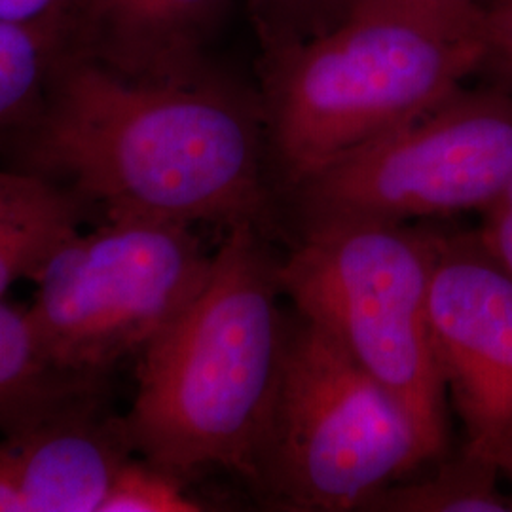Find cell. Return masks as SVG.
<instances>
[{"label":"cell","mask_w":512,"mask_h":512,"mask_svg":"<svg viewBox=\"0 0 512 512\" xmlns=\"http://www.w3.org/2000/svg\"><path fill=\"white\" fill-rule=\"evenodd\" d=\"M16 143L23 171L103 217L232 228L268 213L262 107L211 74L139 82L69 54Z\"/></svg>","instance_id":"1"},{"label":"cell","mask_w":512,"mask_h":512,"mask_svg":"<svg viewBox=\"0 0 512 512\" xmlns=\"http://www.w3.org/2000/svg\"><path fill=\"white\" fill-rule=\"evenodd\" d=\"M279 293L260 226L228 228L202 289L139 355L120 416L135 456L181 478L220 467L251 482L289 330Z\"/></svg>","instance_id":"2"},{"label":"cell","mask_w":512,"mask_h":512,"mask_svg":"<svg viewBox=\"0 0 512 512\" xmlns=\"http://www.w3.org/2000/svg\"><path fill=\"white\" fill-rule=\"evenodd\" d=\"M484 57V42L382 14H346L268 52L260 107L283 188L437 107Z\"/></svg>","instance_id":"3"},{"label":"cell","mask_w":512,"mask_h":512,"mask_svg":"<svg viewBox=\"0 0 512 512\" xmlns=\"http://www.w3.org/2000/svg\"><path fill=\"white\" fill-rule=\"evenodd\" d=\"M433 256V230L336 220L302 228L279 262V283L300 317L384 385L444 456L448 387L429 325Z\"/></svg>","instance_id":"4"},{"label":"cell","mask_w":512,"mask_h":512,"mask_svg":"<svg viewBox=\"0 0 512 512\" xmlns=\"http://www.w3.org/2000/svg\"><path fill=\"white\" fill-rule=\"evenodd\" d=\"M442 458L384 385L313 323L287 330L251 486L285 511H365L374 495Z\"/></svg>","instance_id":"5"},{"label":"cell","mask_w":512,"mask_h":512,"mask_svg":"<svg viewBox=\"0 0 512 512\" xmlns=\"http://www.w3.org/2000/svg\"><path fill=\"white\" fill-rule=\"evenodd\" d=\"M211 262L188 224L105 217L42 262L27 317L55 365L107 380L184 310Z\"/></svg>","instance_id":"6"},{"label":"cell","mask_w":512,"mask_h":512,"mask_svg":"<svg viewBox=\"0 0 512 512\" xmlns=\"http://www.w3.org/2000/svg\"><path fill=\"white\" fill-rule=\"evenodd\" d=\"M512 179V93L448 95L289 190L302 228L484 211Z\"/></svg>","instance_id":"7"},{"label":"cell","mask_w":512,"mask_h":512,"mask_svg":"<svg viewBox=\"0 0 512 512\" xmlns=\"http://www.w3.org/2000/svg\"><path fill=\"white\" fill-rule=\"evenodd\" d=\"M429 325L467 448H480L512 427V274L476 232H435Z\"/></svg>","instance_id":"8"},{"label":"cell","mask_w":512,"mask_h":512,"mask_svg":"<svg viewBox=\"0 0 512 512\" xmlns=\"http://www.w3.org/2000/svg\"><path fill=\"white\" fill-rule=\"evenodd\" d=\"M232 0H76L71 55L139 82L207 76L205 52Z\"/></svg>","instance_id":"9"},{"label":"cell","mask_w":512,"mask_h":512,"mask_svg":"<svg viewBox=\"0 0 512 512\" xmlns=\"http://www.w3.org/2000/svg\"><path fill=\"white\" fill-rule=\"evenodd\" d=\"M76 408L18 433L29 512H99L120 465L133 456L120 416Z\"/></svg>","instance_id":"10"},{"label":"cell","mask_w":512,"mask_h":512,"mask_svg":"<svg viewBox=\"0 0 512 512\" xmlns=\"http://www.w3.org/2000/svg\"><path fill=\"white\" fill-rule=\"evenodd\" d=\"M105 384L55 365L38 344L27 308L0 300V437L101 403Z\"/></svg>","instance_id":"11"},{"label":"cell","mask_w":512,"mask_h":512,"mask_svg":"<svg viewBox=\"0 0 512 512\" xmlns=\"http://www.w3.org/2000/svg\"><path fill=\"white\" fill-rule=\"evenodd\" d=\"M69 52L71 23L0 19V147L14 143L35 122Z\"/></svg>","instance_id":"12"},{"label":"cell","mask_w":512,"mask_h":512,"mask_svg":"<svg viewBox=\"0 0 512 512\" xmlns=\"http://www.w3.org/2000/svg\"><path fill=\"white\" fill-rule=\"evenodd\" d=\"M494 463L469 448L458 459L442 463L437 473L418 480H399L384 488L365 511L511 512L512 497L497 486Z\"/></svg>","instance_id":"13"},{"label":"cell","mask_w":512,"mask_h":512,"mask_svg":"<svg viewBox=\"0 0 512 512\" xmlns=\"http://www.w3.org/2000/svg\"><path fill=\"white\" fill-rule=\"evenodd\" d=\"M88 205L69 188L52 183L37 200L0 217V300L31 279L55 249L80 230Z\"/></svg>","instance_id":"14"},{"label":"cell","mask_w":512,"mask_h":512,"mask_svg":"<svg viewBox=\"0 0 512 512\" xmlns=\"http://www.w3.org/2000/svg\"><path fill=\"white\" fill-rule=\"evenodd\" d=\"M202 503L184 490V478L147 459L129 456L112 478L99 512H198Z\"/></svg>","instance_id":"15"},{"label":"cell","mask_w":512,"mask_h":512,"mask_svg":"<svg viewBox=\"0 0 512 512\" xmlns=\"http://www.w3.org/2000/svg\"><path fill=\"white\" fill-rule=\"evenodd\" d=\"M344 8L346 14H382L420 23L448 37L484 42L486 6L478 0H344Z\"/></svg>","instance_id":"16"},{"label":"cell","mask_w":512,"mask_h":512,"mask_svg":"<svg viewBox=\"0 0 512 512\" xmlns=\"http://www.w3.org/2000/svg\"><path fill=\"white\" fill-rule=\"evenodd\" d=\"M329 0H256L262 37L268 52L315 33Z\"/></svg>","instance_id":"17"},{"label":"cell","mask_w":512,"mask_h":512,"mask_svg":"<svg viewBox=\"0 0 512 512\" xmlns=\"http://www.w3.org/2000/svg\"><path fill=\"white\" fill-rule=\"evenodd\" d=\"M482 67H492L512 86V0H494L484 18Z\"/></svg>","instance_id":"18"},{"label":"cell","mask_w":512,"mask_h":512,"mask_svg":"<svg viewBox=\"0 0 512 512\" xmlns=\"http://www.w3.org/2000/svg\"><path fill=\"white\" fill-rule=\"evenodd\" d=\"M482 215L478 238L488 253L512 274V179Z\"/></svg>","instance_id":"19"},{"label":"cell","mask_w":512,"mask_h":512,"mask_svg":"<svg viewBox=\"0 0 512 512\" xmlns=\"http://www.w3.org/2000/svg\"><path fill=\"white\" fill-rule=\"evenodd\" d=\"M0 512H29L21 484V454L16 435L0 439Z\"/></svg>","instance_id":"20"},{"label":"cell","mask_w":512,"mask_h":512,"mask_svg":"<svg viewBox=\"0 0 512 512\" xmlns=\"http://www.w3.org/2000/svg\"><path fill=\"white\" fill-rule=\"evenodd\" d=\"M76 0H0V19L14 23H71Z\"/></svg>","instance_id":"21"},{"label":"cell","mask_w":512,"mask_h":512,"mask_svg":"<svg viewBox=\"0 0 512 512\" xmlns=\"http://www.w3.org/2000/svg\"><path fill=\"white\" fill-rule=\"evenodd\" d=\"M54 183L42 175L23 169H0V217L37 200Z\"/></svg>","instance_id":"22"},{"label":"cell","mask_w":512,"mask_h":512,"mask_svg":"<svg viewBox=\"0 0 512 512\" xmlns=\"http://www.w3.org/2000/svg\"><path fill=\"white\" fill-rule=\"evenodd\" d=\"M469 450L490 459L497 467L499 475L505 476L512 484V427L509 431L501 433L499 437H495L494 440H490L488 444H484L480 448H469Z\"/></svg>","instance_id":"23"}]
</instances>
